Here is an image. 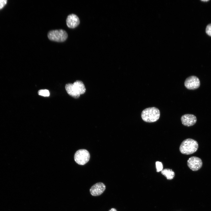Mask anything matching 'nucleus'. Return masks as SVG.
Here are the masks:
<instances>
[{
    "label": "nucleus",
    "instance_id": "f257e3e1",
    "mask_svg": "<svg viewBox=\"0 0 211 211\" xmlns=\"http://www.w3.org/2000/svg\"><path fill=\"white\" fill-rule=\"evenodd\" d=\"M198 147L197 141L193 139L188 138L184 140L181 144L179 150L184 154L189 155L195 152Z\"/></svg>",
    "mask_w": 211,
    "mask_h": 211
},
{
    "label": "nucleus",
    "instance_id": "f03ea898",
    "mask_svg": "<svg viewBox=\"0 0 211 211\" xmlns=\"http://www.w3.org/2000/svg\"><path fill=\"white\" fill-rule=\"evenodd\" d=\"M141 116L142 119L145 122H154L159 118L160 112L157 108L149 107L145 108L142 111Z\"/></svg>",
    "mask_w": 211,
    "mask_h": 211
},
{
    "label": "nucleus",
    "instance_id": "7ed1b4c3",
    "mask_svg": "<svg viewBox=\"0 0 211 211\" xmlns=\"http://www.w3.org/2000/svg\"><path fill=\"white\" fill-rule=\"evenodd\" d=\"M47 36L51 40L61 42H64L66 40L68 35L64 30L59 29L50 31L48 33Z\"/></svg>",
    "mask_w": 211,
    "mask_h": 211
},
{
    "label": "nucleus",
    "instance_id": "20e7f679",
    "mask_svg": "<svg viewBox=\"0 0 211 211\" xmlns=\"http://www.w3.org/2000/svg\"><path fill=\"white\" fill-rule=\"evenodd\" d=\"M90 155L89 152L85 149H80L77 151L74 156L75 161L80 165H84L89 161Z\"/></svg>",
    "mask_w": 211,
    "mask_h": 211
},
{
    "label": "nucleus",
    "instance_id": "39448f33",
    "mask_svg": "<svg viewBox=\"0 0 211 211\" xmlns=\"http://www.w3.org/2000/svg\"><path fill=\"white\" fill-rule=\"evenodd\" d=\"M184 85L188 89L195 90L199 87L200 85V81L196 76H190L186 79Z\"/></svg>",
    "mask_w": 211,
    "mask_h": 211
},
{
    "label": "nucleus",
    "instance_id": "423d86ee",
    "mask_svg": "<svg viewBox=\"0 0 211 211\" xmlns=\"http://www.w3.org/2000/svg\"><path fill=\"white\" fill-rule=\"evenodd\" d=\"M187 165L191 170L196 171L199 170L202 167L203 162L200 158L196 156H192L188 160Z\"/></svg>",
    "mask_w": 211,
    "mask_h": 211
},
{
    "label": "nucleus",
    "instance_id": "0eeeda50",
    "mask_svg": "<svg viewBox=\"0 0 211 211\" xmlns=\"http://www.w3.org/2000/svg\"><path fill=\"white\" fill-rule=\"evenodd\" d=\"M106 189V186L103 183H97L90 189V193L93 196H98L102 194Z\"/></svg>",
    "mask_w": 211,
    "mask_h": 211
},
{
    "label": "nucleus",
    "instance_id": "6e6552de",
    "mask_svg": "<svg viewBox=\"0 0 211 211\" xmlns=\"http://www.w3.org/2000/svg\"><path fill=\"white\" fill-rule=\"evenodd\" d=\"M181 120L183 125L189 127L193 126L197 122V118L193 115L186 114L181 116Z\"/></svg>",
    "mask_w": 211,
    "mask_h": 211
},
{
    "label": "nucleus",
    "instance_id": "1a4fd4ad",
    "mask_svg": "<svg viewBox=\"0 0 211 211\" xmlns=\"http://www.w3.org/2000/svg\"><path fill=\"white\" fill-rule=\"evenodd\" d=\"M66 23L69 28H74L79 24L80 21L79 18L76 15L72 14L68 16L66 19Z\"/></svg>",
    "mask_w": 211,
    "mask_h": 211
},
{
    "label": "nucleus",
    "instance_id": "9d476101",
    "mask_svg": "<svg viewBox=\"0 0 211 211\" xmlns=\"http://www.w3.org/2000/svg\"><path fill=\"white\" fill-rule=\"evenodd\" d=\"M76 92L79 95L84 93L86 91V88L83 83L80 80H77L73 84Z\"/></svg>",
    "mask_w": 211,
    "mask_h": 211
},
{
    "label": "nucleus",
    "instance_id": "9b49d317",
    "mask_svg": "<svg viewBox=\"0 0 211 211\" xmlns=\"http://www.w3.org/2000/svg\"><path fill=\"white\" fill-rule=\"evenodd\" d=\"M65 88L67 93L71 96L75 98H78L80 96V95L76 91L73 84H67L66 85Z\"/></svg>",
    "mask_w": 211,
    "mask_h": 211
},
{
    "label": "nucleus",
    "instance_id": "f8f14e48",
    "mask_svg": "<svg viewBox=\"0 0 211 211\" xmlns=\"http://www.w3.org/2000/svg\"><path fill=\"white\" fill-rule=\"evenodd\" d=\"M162 174L165 176L167 179L171 180L173 179L175 176L174 172L171 169H165L161 171Z\"/></svg>",
    "mask_w": 211,
    "mask_h": 211
},
{
    "label": "nucleus",
    "instance_id": "ddd939ff",
    "mask_svg": "<svg viewBox=\"0 0 211 211\" xmlns=\"http://www.w3.org/2000/svg\"><path fill=\"white\" fill-rule=\"evenodd\" d=\"M38 94L40 96L45 97H48L50 95L49 91L47 89H42L38 92Z\"/></svg>",
    "mask_w": 211,
    "mask_h": 211
},
{
    "label": "nucleus",
    "instance_id": "4468645a",
    "mask_svg": "<svg viewBox=\"0 0 211 211\" xmlns=\"http://www.w3.org/2000/svg\"><path fill=\"white\" fill-rule=\"evenodd\" d=\"M156 166L157 172L161 171L163 170V165L161 162L159 161H156Z\"/></svg>",
    "mask_w": 211,
    "mask_h": 211
},
{
    "label": "nucleus",
    "instance_id": "2eb2a0df",
    "mask_svg": "<svg viewBox=\"0 0 211 211\" xmlns=\"http://www.w3.org/2000/svg\"><path fill=\"white\" fill-rule=\"evenodd\" d=\"M206 32L208 35L211 36V23L207 25L206 28Z\"/></svg>",
    "mask_w": 211,
    "mask_h": 211
},
{
    "label": "nucleus",
    "instance_id": "dca6fc26",
    "mask_svg": "<svg viewBox=\"0 0 211 211\" xmlns=\"http://www.w3.org/2000/svg\"><path fill=\"white\" fill-rule=\"evenodd\" d=\"M7 1L6 0H0V9L3 8L6 4Z\"/></svg>",
    "mask_w": 211,
    "mask_h": 211
},
{
    "label": "nucleus",
    "instance_id": "f3484780",
    "mask_svg": "<svg viewBox=\"0 0 211 211\" xmlns=\"http://www.w3.org/2000/svg\"><path fill=\"white\" fill-rule=\"evenodd\" d=\"M109 211H117V210L114 208H112Z\"/></svg>",
    "mask_w": 211,
    "mask_h": 211
},
{
    "label": "nucleus",
    "instance_id": "a211bd4d",
    "mask_svg": "<svg viewBox=\"0 0 211 211\" xmlns=\"http://www.w3.org/2000/svg\"><path fill=\"white\" fill-rule=\"evenodd\" d=\"M209 1V0H201V1Z\"/></svg>",
    "mask_w": 211,
    "mask_h": 211
}]
</instances>
